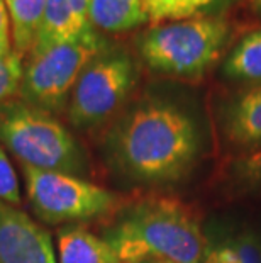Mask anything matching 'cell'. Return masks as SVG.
Masks as SVG:
<instances>
[{
    "label": "cell",
    "instance_id": "obj_16",
    "mask_svg": "<svg viewBox=\"0 0 261 263\" xmlns=\"http://www.w3.org/2000/svg\"><path fill=\"white\" fill-rule=\"evenodd\" d=\"M214 0H143L148 19L153 24L163 21L190 19Z\"/></svg>",
    "mask_w": 261,
    "mask_h": 263
},
{
    "label": "cell",
    "instance_id": "obj_19",
    "mask_svg": "<svg viewBox=\"0 0 261 263\" xmlns=\"http://www.w3.org/2000/svg\"><path fill=\"white\" fill-rule=\"evenodd\" d=\"M0 200L9 205L21 204L17 175H15L14 166L9 161L2 146H0Z\"/></svg>",
    "mask_w": 261,
    "mask_h": 263
},
{
    "label": "cell",
    "instance_id": "obj_17",
    "mask_svg": "<svg viewBox=\"0 0 261 263\" xmlns=\"http://www.w3.org/2000/svg\"><path fill=\"white\" fill-rule=\"evenodd\" d=\"M22 57L12 51L10 54L0 57V104L7 102L10 97L21 90L22 82Z\"/></svg>",
    "mask_w": 261,
    "mask_h": 263
},
{
    "label": "cell",
    "instance_id": "obj_14",
    "mask_svg": "<svg viewBox=\"0 0 261 263\" xmlns=\"http://www.w3.org/2000/svg\"><path fill=\"white\" fill-rule=\"evenodd\" d=\"M224 73L234 80L261 82V29L246 34L224 63Z\"/></svg>",
    "mask_w": 261,
    "mask_h": 263
},
{
    "label": "cell",
    "instance_id": "obj_11",
    "mask_svg": "<svg viewBox=\"0 0 261 263\" xmlns=\"http://www.w3.org/2000/svg\"><path fill=\"white\" fill-rule=\"evenodd\" d=\"M227 136L243 148H261V85L244 92L231 107L226 121Z\"/></svg>",
    "mask_w": 261,
    "mask_h": 263
},
{
    "label": "cell",
    "instance_id": "obj_6",
    "mask_svg": "<svg viewBox=\"0 0 261 263\" xmlns=\"http://www.w3.org/2000/svg\"><path fill=\"white\" fill-rule=\"evenodd\" d=\"M137 80L134 60L124 49H104L85 66L71 92L68 117L76 129H92L124 105Z\"/></svg>",
    "mask_w": 261,
    "mask_h": 263
},
{
    "label": "cell",
    "instance_id": "obj_12",
    "mask_svg": "<svg viewBox=\"0 0 261 263\" xmlns=\"http://www.w3.org/2000/svg\"><path fill=\"white\" fill-rule=\"evenodd\" d=\"M143 0H90V24L105 32H126L148 22Z\"/></svg>",
    "mask_w": 261,
    "mask_h": 263
},
{
    "label": "cell",
    "instance_id": "obj_15",
    "mask_svg": "<svg viewBox=\"0 0 261 263\" xmlns=\"http://www.w3.org/2000/svg\"><path fill=\"white\" fill-rule=\"evenodd\" d=\"M204 263H261V243L253 234H241L229 243L209 250Z\"/></svg>",
    "mask_w": 261,
    "mask_h": 263
},
{
    "label": "cell",
    "instance_id": "obj_7",
    "mask_svg": "<svg viewBox=\"0 0 261 263\" xmlns=\"http://www.w3.org/2000/svg\"><path fill=\"white\" fill-rule=\"evenodd\" d=\"M27 199L34 214L48 224L78 222L110 214L119 200L115 194L76 175L21 165Z\"/></svg>",
    "mask_w": 261,
    "mask_h": 263
},
{
    "label": "cell",
    "instance_id": "obj_21",
    "mask_svg": "<svg viewBox=\"0 0 261 263\" xmlns=\"http://www.w3.org/2000/svg\"><path fill=\"white\" fill-rule=\"evenodd\" d=\"M253 5H254V9L261 14V0H253Z\"/></svg>",
    "mask_w": 261,
    "mask_h": 263
},
{
    "label": "cell",
    "instance_id": "obj_13",
    "mask_svg": "<svg viewBox=\"0 0 261 263\" xmlns=\"http://www.w3.org/2000/svg\"><path fill=\"white\" fill-rule=\"evenodd\" d=\"M12 24L14 51L24 57L29 54L39 31L46 0H4Z\"/></svg>",
    "mask_w": 261,
    "mask_h": 263
},
{
    "label": "cell",
    "instance_id": "obj_2",
    "mask_svg": "<svg viewBox=\"0 0 261 263\" xmlns=\"http://www.w3.org/2000/svg\"><path fill=\"white\" fill-rule=\"evenodd\" d=\"M104 239L122 263H200L205 239L195 212L182 200L148 197L122 207Z\"/></svg>",
    "mask_w": 261,
    "mask_h": 263
},
{
    "label": "cell",
    "instance_id": "obj_8",
    "mask_svg": "<svg viewBox=\"0 0 261 263\" xmlns=\"http://www.w3.org/2000/svg\"><path fill=\"white\" fill-rule=\"evenodd\" d=\"M0 263H58L51 236L29 216L0 200Z\"/></svg>",
    "mask_w": 261,
    "mask_h": 263
},
{
    "label": "cell",
    "instance_id": "obj_9",
    "mask_svg": "<svg viewBox=\"0 0 261 263\" xmlns=\"http://www.w3.org/2000/svg\"><path fill=\"white\" fill-rule=\"evenodd\" d=\"M88 29H92L90 0H46V9L31 53L76 39Z\"/></svg>",
    "mask_w": 261,
    "mask_h": 263
},
{
    "label": "cell",
    "instance_id": "obj_4",
    "mask_svg": "<svg viewBox=\"0 0 261 263\" xmlns=\"http://www.w3.org/2000/svg\"><path fill=\"white\" fill-rule=\"evenodd\" d=\"M229 27L217 17H190L149 29L139 53L149 68L175 78H197L217 60Z\"/></svg>",
    "mask_w": 261,
    "mask_h": 263
},
{
    "label": "cell",
    "instance_id": "obj_3",
    "mask_svg": "<svg viewBox=\"0 0 261 263\" xmlns=\"http://www.w3.org/2000/svg\"><path fill=\"white\" fill-rule=\"evenodd\" d=\"M0 144L32 168L68 175L87 170V156L71 133L54 116L22 100L0 104Z\"/></svg>",
    "mask_w": 261,
    "mask_h": 263
},
{
    "label": "cell",
    "instance_id": "obj_22",
    "mask_svg": "<svg viewBox=\"0 0 261 263\" xmlns=\"http://www.w3.org/2000/svg\"><path fill=\"white\" fill-rule=\"evenodd\" d=\"M144 263H149V261H144Z\"/></svg>",
    "mask_w": 261,
    "mask_h": 263
},
{
    "label": "cell",
    "instance_id": "obj_1",
    "mask_svg": "<svg viewBox=\"0 0 261 263\" xmlns=\"http://www.w3.org/2000/svg\"><path fill=\"white\" fill-rule=\"evenodd\" d=\"M198 155L197 127L173 104L146 100L131 107L105 139V156L132 182L180 180Z\"/></svg>",
    "mask_w": 261,
    "mask_h": 263
},
{
    "label": "cell",
    "instance_id": "obj_18",
    "mask_svg": "<svg viewBox=\"0 0 261 263\" xmlns=\"http://www.w3.org/2000/svg\"><path fill=\"white\" fill-rule=\"evenodd\" d=\"M229 175L243 187H261V148L232 161Z\"/></svg>",
    "mask_w": 261,
    "mask_h": 263
},
{
    "label": "cell",
    "instance_id": "obj_5",
    "mask_svg": "<svg viewBox=\"0 0 261 263\" xmlns=\"http://www.w3.org/2000/svg\"><path fill=\"white\" fill-rule=\"evenodd\" d=\"M107 48V41L92 27L76 39L31 53L21 82L22 102L49 114L58 112L85 66Z\"/></svg>",
    "mask_w": 261,
    "mask_h": 263
},
{
    "label": "cell",
    "instance_id": "obj_10",
    "mask_svg": "<svg viewBox=\"0 0 261 263\" xmlns=\"http://www.w3.org/2000/svg\"><path fill=\"white\" fill-rule=\"evenodd\" d=\"M59 263H122L107 239L82 226H65L58 231Z\"/></svg>",
    "mask_w": 261,
    "mask_h": 263
},
{
    "label": "cell",
    "instance_id": "obj_20",
    "mask_svg": "<svg viewBox=\"0 0 261 263\" xmlns=\"http://www.w3.org/2000/svg\"><path fill=\"white\" fill-rule=\"evenodd\" d=\"M12 24L4 0H0V57L12 53Z\"/></svg>",
    "mask_w": 261,
    "mask_h": 263
}]
</instances>
